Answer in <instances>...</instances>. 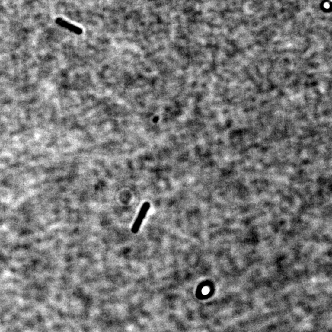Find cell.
<instances>
[{"instance_id":"6da1fadb","label":"cell","mask_w":332,"mask_h":332,"mask_svg":"<svg viewBox=\"0 0 332 332\" xmlns=\"http://www.w3.org/2000/svg\"><path fill=\"white\" fill-rule=\"evenodd\" d=\"M150 207V204L148 202L144 203L141 209L139 210L137 217L132 225L131 231L134 234H137L139 231V229L142 224L144 219L146 217V214Z\"/></svg>"},{"instance_id":"7a4b0ae2","label":"cell","mask_w":332,"mask_h":332,"mask_svg":"<svg viewBox=\"0 0 332 332\" xmlns=\"http://www.w3.org/2000/svg\"><path fill=\"white\" fill-rule=\"evenodd\" d=\"M56 22L57 24H58L59 25H60V27H62L63 28H65L66 29H68L69 30H70V31H72L75 33H76V35H81L82 34V30L80 28H79L78 27H76L73 24H69V22H67L66 21L63 20L61 18H57L56 19Z\"/></svg>"}]
</instances>
